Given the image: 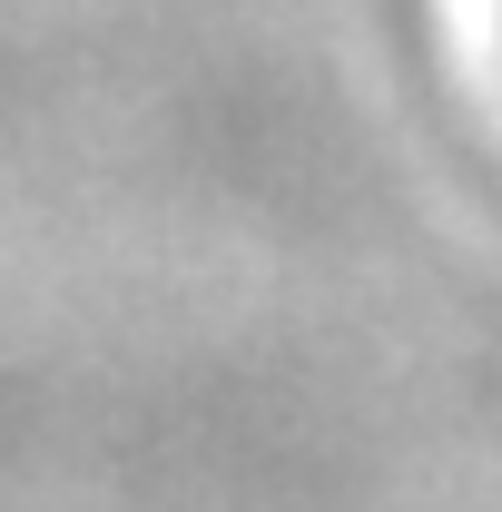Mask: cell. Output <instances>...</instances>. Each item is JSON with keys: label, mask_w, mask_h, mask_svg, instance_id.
Instances as JSON below:
<instances>
[{"label": "cell", "mask_w": 502, "mask_h": 512, "mask_svg": "<svg viewBox=\"0 0 502 512\" xmlns=\"http://www.w3.org/2000/svg\"><path fill=\"white\" fill-rule=\"evenodd\" d=\"M493 20H502V0H493Z\"/></svg>", "instance_id": "cell-1"}]
</instances>
